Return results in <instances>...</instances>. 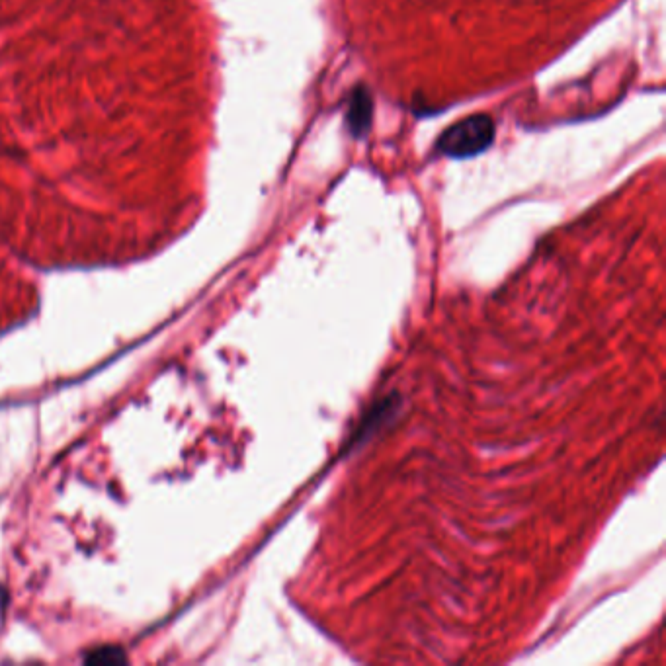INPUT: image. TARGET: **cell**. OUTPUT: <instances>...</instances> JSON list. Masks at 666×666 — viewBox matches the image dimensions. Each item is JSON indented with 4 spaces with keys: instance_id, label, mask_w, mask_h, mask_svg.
<instances>
[{
    "instance_id": "6da1fadb",
    "label": "cell",
    "mask_w": 666,
    "mask_h": 666,
    "mask_svg": "<svg viewBox=\"0 0 666 666\" xmlns=\"http://www.w3.org/2000/svg\"><path fill=\"white\" fill-rule=\"evenodd\" d=\"M493 133V122L487 116H473L450 127L440 139V149L452 157L477 155L489 147Z\"/></svg>"
}]
</instances>
